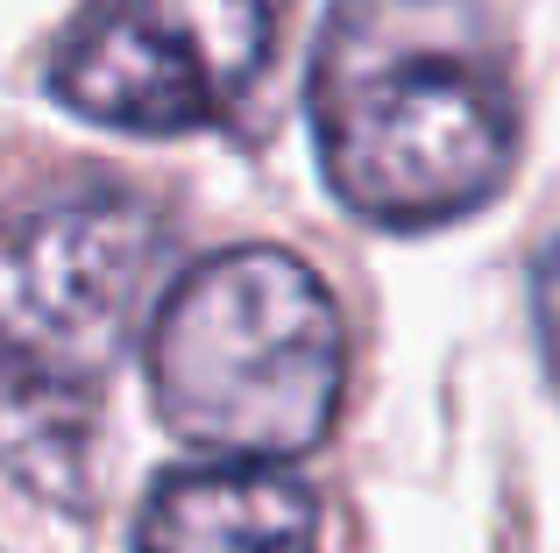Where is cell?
Returning a JSON list of instances; mask_svg holds the SVG:
<instances>
[{
    "label": "cell",
    "instance_id": "3957f363",
    "mask_svg": "<svg viewBox=\"0 0 560 553\" xmlns=\"http://www.w3.org/2000/svg\"><path fill=\"white\" fill-rule=\"evenodd\" d=\"M171 227L121 192L0 213V419H100V376L164 305Z\"/></svg>",
    "mask_w": 560,
    "mask_h": 553
},
{
    "label": "cell",
    "instance_id": "6da1fadb",
    "mask_svg": "<svg viewBox=\"0 0 560 553\" xmlns=\"http://www.w3.org/2000/svg\"><path fill=\"white\" fill-rule=\"evenodd\" d=\"M305 107L327 185L376 227L462 221L518 156V93L482 0H341Z\"/></svg>",
    "mask_w": 560,
    "mask_h": 553
},
{
    "label": "cell",
    "instance_id": "277c9868",
    "mask_svg": "<svg viewBox=\"0 0 560 553\" xmlns=\"http://www.w3.org/2000/svg\"><path fill=\"white\" fill-rule=\"evenodd\" d=\"M277 50V0H100L57 50V99L136 136L213 128L256 93Z\"/></svg>",
    "mask_w": 560,
    "mask_h": 553
},
{
    "label": "cell",
    "instance_id": "5b68a950",
    "mask_svg": "<svg viewBox=\"0 0 560 553\" xmlns=\"http://www.w3.org/2000/svg\"><path fill=\"white\" fill-rule=\"evenodd\" d=\"M319 504L284 469H185L142 504L136 553H313Z\"/></svg>",
    "mask_w": 560,
    "mask_h": 553
},
{
    "label": "cell",
    "instance_id": "7a4b0ae2",
    "mask_svg": "<svg viewBox=\"0 0 560 553\" xmlns=\"http://www.w3.org/2000/svg\"><path fill=\"white\" fill-rule=\"evenodd\" d=\"M348 384L334 291L284 249H220L150 319V390L178 440L270 469L327 440Z\"/></svg>",
    "mask_w": 560,
    "mask_h": 553
},
{
    "label": "cell",
    "instance_id": "8992f818",
    "mask_svg": "<svg viewBox=\"0 0 560 553\" xmlns=\"http://www.w3.org/2000/svg\"><path fill=\"white\" fill-rule=\"evenodd\" d=\"M539 341H547V362H553V384H560V242L547 249V263H539Z\"/></svg>",
    "mask_w": 560,
    "mask_h": 553
}]
</instances>
